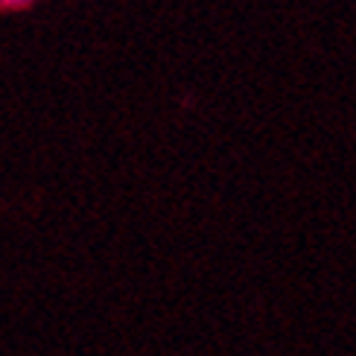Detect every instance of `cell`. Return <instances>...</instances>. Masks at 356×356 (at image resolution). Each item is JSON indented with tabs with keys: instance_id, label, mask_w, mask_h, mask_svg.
Masks as SVG:
<instances>
[{
	"instance_id": "1",
	"label": "cell",
	"mask_w": 356,
	"mask_h": 356,
	"mask_svg": "<svg viewBox=\"0 0 356 356\" xmlns=\"http://www.w3.org/2000/svg\"><path fill=\"white\" fill-rule=\"evenodd\" d=\"M29 3H35V0H0V9H24Z\"/></svg>"
}]
</instances>
